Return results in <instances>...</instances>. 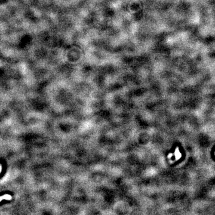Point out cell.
I'll return each mask as SVG.
<instances>
[{"label": "cell", "mask_w": 215, "mask_h": 215, "mask_svg": "<svg viewBox=\"0 0 215 215\" xmlns=\"http://www.w3.org/2000/svg\"><path fill=\"white\" fill-rule=\"evenodd\" d=\"M3 198H5V199H10L11 197H10L9 196H4L0 198V201L1 200L3 199Z\"/></svg>", "instance_id": "1"}]
</instances>
